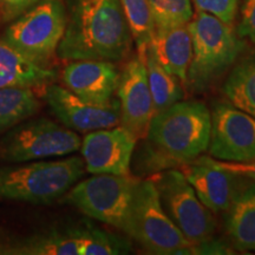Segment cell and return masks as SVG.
<instances>
[{"instance_id":"6da1fadb","label":"cell","mask_w":255,"mask_h":255,"mask_svg":"<svg viewBox=\"0 0 255 255\" xmlns=\"http://www.w3.org/2000/svg\"><path fill=\"white\" fill-rule=\"evenodd\" d=\"M131 31L120 0H75L57 52L69 60L126 58Z\"/></svg>"},{"instance_id":"7a4b0ae2","label":"cell","mask_w":255,"mask_h":255,"mask_svg":"<svg viewBox=\"0 0 255 255\" xmlns=\"http://www.w3.org/2000/svg\"><path fill=\"white\" fill-rule=\"evenodd\" d=\"M210 111L196 101H178L156 113L149 126L148 137L152 146L154 164H186L208 149Z\"/></svg>"},{"instance_id":"3957f363","label":"cell","mask_w":255,"mask_h":255,"mask_svg":"<svg viewBox=\"0 0 255 255\" xmlns=\"http://www.w3.org/2000/svg\"><path fill=\"white\" fill-rule=\"evenodd\" d=\"M193 40V58L186 84L195 92L206 91L231 68L244 49L232 25L197 11L188 23Z\"/></svg>"},{"instance_id":"277c9868","label":"cell","mask_w":255,"mask_h":255,"mask_svg":"<svg viewBox=\"0 0 255 255\" xmlns=\"http://www.w3.org/2000/svg\"><path fill=\"white\" fill-rule=\"evenodd\" d=\"M84 159L72 156L0 170V197L32 203L59 199L83 176Z\"/></svg>"},{"instance_id":"5b68a950","label":"cell","mask_w":255,"mask_h":255,"mask_svg":"<svg viewBox=\"0 0 255 255\" xmlns=\"http://www.w3.org/2000/svg\"><path fill=\"white\" fill-rule=\"evenodd\" d=\"M138 181L130 174H95L73 187L68 201L85 215L129 234L130 212Z\"/></svg>"},{"instance_id":"8992f818","label":"cell","mask_w":255,"mask_h":255,"mask_svg":"<svg viewBox=\"0 0 255 255\" xmlns=\"http://www.w3.org/2000/svg\"><path fill=\"white\" fill-rule=\"evenodd\" d=\"M128 235L149 253L157 255L188 254L191 246L164 212L151 178L137 183Z\"/></svg>"},{"instance_id":"52a82bcc","label":"cell","mask_w":255,"mask_h":255,"mask_svg":"<svg viewBox=\"0 0 255 255\" xmlns=\"http://www.w3.org/2000/svg\"><path fill=\"white\" fill-rule=\"evenodd\" d=\"M151 180L164 212L191 245L213 238L216 227L214 216L201 202L182 171L167 170L154 175Z\"/></svg>"},{"instance_id":"ba28073f","label":"cell","mask_w":255,"mask_h":255,"mask_svg":"<svg viewBox=\"0 0 255 255\" xmlns=\"http://www.w3.org/2000/svg\"><path fill=\"white\" fill-rule=\"evenodd\" d=\"M65 26L62 2L44 0L6 30L5 40L27 58L43 65L57 51Z\"/></svg>"},{"instance_id":"9c48e42d","label":"cell","mask_w":255,"mask_h":255,"mask_svg":"<svg viewBox=\"0 0 255 255\" xmlns=\"http://www.w3.org/2000/svg\"><path fill=\"white\" fill-rule=\"evenodd\" d=\"M79 136L50 120L30 121L13 128L0 143V155L11 162L65 156L81 149Z\"/></svg>"},{"instance_id":"30bf717a","label":"cell","mask_w":255,"mask_h":255,"mask_svg":"<svg viewBox=\"0 0 255 255\" xmlns=\"http://www.w3.org/2000/svg\"><path fill=\"white\" fill-rule=\"evenodd\" d=\"M208 150L220 161L255 159V119L232 104L219 103L210 114Z\"/></svg>"},{"instance_id":"8fae6325","label":"cell","mask_w":255,"mask_h":255,"mask_svg":"<svg viewBox=\"0 0 255 255\" xmlns=\"http://www.w3.org/2000/svg\"><path fill=\"white\" fill-rule=\"evenodd\" d=\"M117 94L121 107V127L136 139L144 138L155 115L144 52H138L123 69Z\"/></svg>"},{"instance_id":"7c38bea8","label":"cell","mask_w":255,"mask_h":255,"mask_svg":"<svg viewBox=\"0 0 255 255\" xmlns=\"http://www.w3.org/2000/svg\"><path fill=\"white\" fill-rule=\"evenodd\" d=\"M45 100L60 122L73 131H95L117 127L121 122L120 101L97 105L84 102L66 88L50 85Z\"/></svg>"},{"instance_id":"4fadbf2b","label":"cell","mask_w":255,"mask_h":255,"mask_svg":"<svg viewBox=\"0 0 255 255\" xmlns=\"http://www.w3.org/2000/svg\"><path fill=\"white\" fill-rule=\"evenodd\" d=\"M136 141L122 127L91 131L81 144L85 169L94 175H129Z\"/></svg>"},{"instance_id":"5bb4252c","label":"cell","mask_w":255,"mask_h":255,"mask_svg":"<svg viewBox=\"0 0 255 255\" xmlns=\"http://www.w3.org/2000/svg\"><path fill=\"white\" fill-rule=\"evenodd\" d=\"M62 78L66 89L81 100L103 105L114 100L120 72L108 60H76L64 69Z\"/></svg>"},{"instance_id":"9a60e30c","label":"cell","mask_w":255,"mask_h":255,"mask_svg":"<svg viewBox=\"0 0 255 255\" xmlns=\"http://www.w3.org/2000/svg\"><path fill=\"white\" fill-rule=\"evenodd\" d=\"M181 171L210 212H227L241 189V177L215 167L210 163L209 156H199L183 164Z\"/></svg>"},{"instance_id":"2e32d148","label":"cell","mask_w":255,"mask_h":255,"mask_svg":"<svg viewBox=\"0 0 255 255\" xmlns=\"http://www.w3.org/2000/svg\"><path fill=\"white\" fill-rule=\"evenodd\" d=\"M145 51L159 65L186 84L188 69L193 58V40L188 24L155 28Z\"/></svg>"},{"instance_id":"e0dca14e","label":"cell","mask_w":255,"mask_h":255,"mask_svg":"<svg viewBox=\"0 0 255 255\" xmlns=\"http://www.w3.org/2000/svg\"><path fill=\"white\" fill-rule=\"evenodd\" d=\"M53 77L52 70L27 58L6 40H0V89L37 87Z\"/></svg>"},{"instance_id":"ac0fdd59","label":"cell","mask_w":255,"mask_h":255,"mask_svg":"<svg viewBox=\"0 0 255 255\" xmlns=\"http://www.w3.org/2000/svg\"><path fill=\"white\" fill-rule=\"evenodd\" d=\"M227 232L239 251H255V182L239 190L228 208Z\"/></svg>"},{"instance_id":"d6986e66","label":"cell","mask_w":255,"mask_h":255,"mask_svg":"<svg viewBox=\"0 0 255 255\" xmlns=\"http://www.w3.org/2000/svg\"><path fill=\"white\" fill-rule=\"evenodd\" d=\"M222 91L232 105L255 119V52L231 70Z\"/></svg>"},{"instance_id":"ffe728a7","label":"cell","mask_w":255,"mask_h":255,"mask_svg":"<svg viewBox=\"0 0 255 255\" xmlns=\"http://www.w3.org/2000/svg\"><path fill=\"white\" fill-rule=\"evenodd\" d=\"M144 57L149 89L156 114L181 101L183 90L180 85V79L159 65L150 53L144 51Z\"/></svg>"},{"instance_id":"44dd1931","label":"cell","mask_w":255,"mask_h":255,"mask_svg":"<svg viewBox=\"0 0 255 255\" xmlns=\"http://www.w3.org/2000/svg\"><path fill=\"white\" fill-rule=\"evenodd\" d=\"M39 108L30 88L0 89V130L11 128L36 114Z\"/></svg>"},{"instance_id":"7402d4cb","label":"cell","mask_w":255,"mask_h":255,"mask_svg":"<svg viewBox=\"0 0 255 255\" xmlns=\"http://www.w3.org/2000/svg\"><path fill=\"white\" fill-rule=\"evenodd\" d=\"M79 255H119L128 254L131 246L126 239L87 226L75 232Z\"/></svg>"},{"instance_id":"603a6c76","label":"cell","mask_w":255,"mask_h":255,"mask_svg":"<svg viewBox=\"0 0 255 255\" xmlns=\"http://www.w3.org/2000/svg\"><path fill=\"white\" fill-rule=\"evenodd\" d=\"M138 52H144L155 32L148 0H120Z\"/></svg>"},{"instance_id":"cb8c5ba5","label":"cell","mask_w":255,"mask_h":255,"mask_svg":"<svg viewBox=\"0 0 255 255\" xmlns=\"http://www.w3.org/2000/svg\"><path fill=\"white\" fill-rule=\"evenodd\" d=\"M17 253L30 255H77L78 244L75 232H51L31 239L19 248Z\"/></svg>"},{"instance_id":"d4e9b609","label":"cell","mask_w":255,"mask_h":255,"mask_svg":"<svg viewBox=\"0 0 255 255\" xmlns=\"http://www.w3.org/2000/svg\"><path fill=\"white\" fill-rule=\"evenodd\" d=\"M155 28L186 25L193 19L191 0H148Z\"/></svg>"},{"instance_id":"484cf974","label":"cell","mask_w":255,"mask_h":255,"mask_svg":"<svg viewBox=\"0 0 255 255\" xmlns=\"http://www.w3.org/2000/svg\"><path fill=\"white\" fill-rule=\"evenodd\" d=\"M194 4L197 11L206 12L232 25L237 17L239 0H194Z\"/></svg>"},{"instance_id":"4316f807","label":"cell","mask_w":255,"mask_h":255,"mask_svg":"<svg viewBox=\"0 0 255 255\" xmlns=\"http://www.w3.org/2000/svg\"><path fill=\"white\" fill-rule=\"evenodd\" d=\"M210 163L214 164L222 170L232 173L235 176L241 178H247L255 182V159L246 162H229V161H220L212 156H209Z\"/></svg>"},{"instance_id":"83f0119b","label":"cell","mask_w":255,"mask_h":255,"mask_svg":"<svg viewBox=\"0 0 255 255\" xmlns=\"http://www.w3.org/2000/svg\"><path fill=\"white\" fill-rule=\"evenodd\" d=\"M239 36L255 43V0H242Z\"/></svg>"},{"instance_id":"f1b7e54d","label":"cell","mask_w":255,"mask_h":255,"mask_svg":"<svg viewBox=\"0 0 255 255\" xmlns=\"http://www.w3.org/2000/svg\"><path fill=\"white\" fill-rule=\"evenodd\" d=\"M38 0H0V14L5 19L15 18Z\"/></svg>"}]
</instances>
